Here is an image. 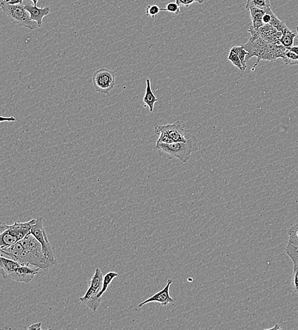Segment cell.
Returning a JSON list of instances; mask_svg holds the SVG:
<instances>
[{
    "label": "cell",
    "instance_id": "cell-1",
    "mask_svg": "<svg viewBox=\"0 0 298 330\" xmlns=\"http://www.w3.org/2000/svg\"><path fill=\"white\" fill-rule=\"evenodd\" d=\"M248 32L251 33V37L248 43L243 45V47L248 55L246 58V62L253 57L258 58L257 62L254 66L252 71L255 70L261 60L274 62L281 58L286 50V48L283 45H274L271 44L260 36L259 33L252 26L249 28Z\"/></svg>",
    "mask_w": 298,
    "mask_h": 330
},
{
    "label": "cell",
    "instance_id": "cell-2",
    "mask_svg": "<svg viewBox=\"0 0 298 330\" xmlns=\"http://www.w3.org/2000/svg\"><path fill=\"white\" fill-rule=\"evenodd\" d=\"M20 241L24 246V251L17 260L19 263L42 270H46L55 264L46 256L41 243L31 232Z\"/></svg>",
    "mask_w": 298,
    "mask_h": 330
},
{
    "label": "cell",
    "instance_id": "cell-3",
    "mask_svg": "<svg viewBox=\"0 0 298 330\" xmlns=\"http://www.w3.org/2000/svg\"><path fill=\"white\" fill-rule=\"evenodd\" d=\"M196 137L190 132L188 136V140L186 142H178L165 144L157 142L155 150H157L162 157L167 156L169 158H178L183 164H186L189 161L193 153L196 152L199 150L197 146Z\"/></svg>",
    "mask_w": 298,
    "mask_h": 330
},
{
    "label": "cell",
    "instance_id": "cell-4",
    "mask_svg": "<svg viewBox=\"0 0 298 330\" xmlns=\"http://www.w3.org/2000/svg\"><path fill=\"white\" fill-rule=\"evenodd\" d=\"M1 8L11 21L20 26L31 30L35 29L38 27L37 22L31 19L28 11L25 10L24 5L21 4H10L1 2Z\"/></svg>",
    "mask_w": 298,
    "mask_h": 330
},
{
    "label": "cell",
    "instance_id": "cell-5",
    "mask_svg": "<svg viewBox=\"0 0 298 330\" xmlns=\"http://www.w3.org/2000/svg\"><path fill=\"white\" fill-rule=\"evenodd\" d=\"M92 83L95 91L109 94L116 85L115 73L110 69L102 68L95 71L92 76Z\"/></svg>",
    "mask_w": 298,
    "mask_h": 330
},
{
    "label": "cell",
    "instance_id": "cell-6",
    "mask_svg": "<svg viewBox=\"0 0 298 330\" xmlns=\"http://www.w3.org/2000/svg\"><path fill=\"white\" fill-rule=\"evenodd\" d=\"M161 132H166L175 143L187 141L188 135L190 133V130L186 129L185 122L179 120L172 124L156 125L155 134L159 135Z\"/></svg>",
    "mask_w": 298,
    "mask_h": 330
},
{
    "label": "cell",
    "instance_id": "cell-7",
    "mask_svg": "<svg viewBox=\"0 0 298 330\" xmlns=\"http://www.w3.org/2000/svg\"><path fill=\"white\" fill-rule=\"evenodd\" d=\"M30 232L41 243L43 252L45 253L46 256L55 263L56 261H55L52 246H51L50 243L48 241L45 229L44 228L42 217L37 218L36 222L32 225L31 232Z\"/></svg>",
    "mask_w": 298,
    "mask_h": 330
},
{
    "label": "cell",
    "instance_id": "cell-8",
    "mask_svg": "<svg viewBox=\"0 0 298 330\" xmlns=\"http://www.w3.org/2000/svg\"><path fill=\"white\" fill-rule=\"evenodd\" d=\"M36 221V219H32L25 222H15L14 224L10 225L1 223V226H0V231H1L0 232L4 231H7L17 238L18 241H19L30 233L32 225Z\"/></svg>",
    "mask_w": 298,
    "mask_h": 330
},
{
    "label": "cell",
    "instance_id": "cell-9",
    "mask_svg": "<svg viewBox=\"0 0 298 330\" xmlns=\"http://www.w3.org/2000/svg\"><path fill=\"white\" fill-rule=\"evenodd\" d=\"M40 269L38 267L21 264L8 276V279H11L17 282L29 283L37 274L39 273Z\"/></svg>",
    "mask_w": 298,
    "mask_h": 330
},
{
    "label": "cell",
    "instance_id": "cell-10",
    "mask_svg": "<svg viewBox=\"0 0 298 330\" xmlns=\"http://www.w3.org/2000/svg\"><path fill=\"white\" fill-rule=\"evenodd\" d=\"M172 282H173V281L171 279H169L167 281L166 286L162 290L156 293V294L150 297V298L141 302V303L139 304L138 308H141V307H143L144 305H146V304L148 303H151V302H158V303L164 306H166L170 303H174V300L172 299V297L169 295V288Z\"/></svg>",
    "mask_w": 298,
    "mask_h": 330
},
{
    "label": "cell",
    "instance_id": "cell-11",
    "mask_svg": "<svg viewBox=\"0 0 298 330\" xmlns=\"http://www.w3.org/2000/svg\"><path fill=\"white\" fill-rule=\"evenodd\" d=\"M100 292L101 290L89 286L84 296L80 299V301L90 310L96 312L102 301V297H99Z\"/></svg>",
    "mask_w": 298,
    "mask_h": 330
},
{
    "label": "cell",
    "instance_id": "cell-12",
    "mask_svg": "<svg viewBox=\"0 0 298 330\" xmlns=\"http://www.w3.org/2000/svg\"><path fill=\"white\" fill-rule=\"evenodd\" d=\"M257 31L260 36L268 42L274 45H281V38L283 33L279 31L276 27L269 24H265Z\"/></svg>",
    "mask_w": 298,
    "mask_h": 330
},
{
    "label": "cell",
    "instance_id": "cell-13",
    "mask_svg": "<svg viewBox=\"0 0 298 330\" xmlns=\"http://www.w3.org/2000/svg\"><path fill=\"white\" fill-rule=\"evenodd\" d=\"M24 6L25 10L28 11L31 19L34 22H36L38 25V27L41 26L43 18L45 16L49 14L51 11L49 6L38 8L36 5H34V4L32 5V4L29 3H25Z\"/></svg>",
    "mask_w": 298,
    "mask_h": 330
},
{
    "label": "cell",
    "instance_id": "cell-14",
    "mask_svg": "<svg viewBox=\"0 0 298 330\" xmlns=\"http://www.w3.org/2000/svg\"><path fill=\"white\" fill-rule=\"evenodd\" d=\"M1 261V273L4 279H8V276L10 275L17 267L22 264L19 263L15 260L7 259V258L1 256L0 258Z\"/></svg>",
    "mask_w": 298,
    "mask_h": 330
},
{
    "label": "cell",
    "instance_id": "cell-15",
    "mask_svg": "<svg viewBox=\"0 0 298 330\" xmlns=\"http://www.w3.org/2000/svg\"><path fill=\"white\" fill-rule=\"evenodd\" d=\"M158 99L153 93L151 87V81L150 79H146V88L145 95L143 98L144 103L150 108V112H153L154 110L155 104Z\"/></svg>",
    "mask_w": 298,
    "mask_h": 330
},
{
    "label": "cell",
    "instance_id": "cell-16",
    "mask_svg": "<svg viewBox=\"0 0 298 330\" xmlns=\"http://www.w3.org/2000/svg\"><path fill=\"white\" fill-rule=\"evenodd\" d=\"M250 11L251 19L253 20L252 27L254 29L258 31V29L265 25L263 22V15H265V10H262L256 7H251L249 8Z\"/></svg>",
    "mask_w": 298,
    "mask_h": 330
},
{
    "label": "cell",
    "instance_id": "cell-17",
    "mask_svg": "<svg viewBox=\"0 0 298 330\" xmlns=\"http://www.w3.org/2000/svg\"><path fill=\"white\" fill-rule=\"evenodd\" d=\"M283 35L281 38V43L286 48L292 47L294 46V40L296 36H297V34L291 31L288 27H286L282 31Z\"/></svg>",
    "mask_w": 298,
    "mask_h": 330
},
{
    "label": "cell",
    "instance_id": "cell-18",
    "mask_svg": "<svg viewBox=\"0 0 298 330\" xmlns=\"http://www.w3.org/2000/svg\"><path fill=\"white\" fill-rule=\"evenodd\" d=\"M289 257L292 260L294 269L298 268V244L289 242L286 250Z\"/></svg>",
    "mask_w": 298,
    "mask_h": 330
},
{
    "label": "cell",
    "instance_id": "cell-19",
    "mask_svg": "<svg viewBox=\"0 0 298 330\" xmlns=\"http://www.w3.org/2000/svg\"><path fill=\"white\" fill-rule=\"evenodd\" d=\"M270 0H248L246 5V10H249L251 7H256L262 10L270 8Z\"/></svg>",
    "mask_w": 298,
    "mask_h": 330
},
{
    "label": "cell",
    "instance_id": "cell-20",
    "mask_svg": "<svg viewBox=\"0 0 298 330\" xmlns=\"http://www.w3.org/2000/svg\"><path fill=\"white\" fill-rule=\"evenodd\" d=\"M118 274L116 272H109V273L105 274V276H104L103 282H102V288L101 290V292H99V297H102V295L107 291V290L108 289L109 285H111V283H112L114 279L116 277H118Z\"/></svg>",
    "mask_w": 298,
    "mask_h": 330
},
{
    "label": "cell",
    "instance_id": "cell-21",
    "mask_svg": "<svg viewBox=\"0 0 298 330\" xmlns=\"http://www.w3.org/2000/svg\"><path fill=\"white\" fill-rule=\"evenodd\" d=\"M281 59L286 65H298V55L286 48Z\"/></svg>",
    "mask_w": 298,
    "mask_h": 330
},
{
    "label": "cell",
    "instance_id": "cell-22",
    "mask_svg": "<svg viewBox=\"0 0 298 330\" xmlns=\"http://www.w3.org/2000/svg\"><path fill=\"white\" fill-rule=\"evenodd\" d=\"M230 50L233 51L235 53H236L237 55H239L240 59H241L242 64L243 65L244 69H246L247 68V64L246 58L247 55H248V52L244 49L243 46H238V45H234L232 46Z\"/></svg>",
    "mask_w": 298,
    "mask_h": 330
},
{
    "label": "cell",
    "instance_id": "cell-23",
    "mask_svg": "<svg viewBox=\"0 0 298 330\" xmlns=\"http://www.w3.org/2000/svg\"><path fill=\"white\" fill-rule=\"evenodd\" d=\"M228 59L235 66L238 67L240 70L242 71V73H244V72L246 71L243 65L242 64L241 60L240 59L239 55H237L236 53L230 50L229 55H228Z\"/></svg>",
    "mask_w": 298,
    "mask_h": 330
},
{
    "label": "cell",
    "instance_id": "cell-24",
    "mask_svg": "<svg viewBox=\"0 0 298 330\" xmlns=\"http://www.w3.org/2000/svg\"><path fill=\"white\" fill-rule=\"evenodd\" d=\"M289 242L298 244V223L288 230Z\"/></svg>",
    "mask_w": 298,
    "mask_h": 330
},
{
    "label": "cell",
    "instance_id": "cell-25",
    "mask_svg": "<svg viewBox=\"0 0 298 330\" xmlns=\"http://www.w3.org/2000/svg\"><path fill=\"white\" fill-rule=\"evenodd\" d=\"M161 11V8L157 5V4H153V5H148L146 8V14L148 17L154 18L156 15H157Z\"/></svg>",
    "mask_w": 298,
    "mask_h": 330
},
{
    "label": "cell",
    "instance_id": "cell-26",
    "mask_svg": "<svg viewBox=\"0 0 298 330\" xmlns=\"http://www.w3.org/2000/svg\"><path fill=\"white\" fill-rule=\"evenodd\" d=\"M205 0H176V3L179 6L183 7H188L193 3H198L200 4L204 3Z\"/></svg>",
    "mask_w": 298,
    "mask_h": 330
},
{
    "label": "cell",
    "instance_id": "cell-27",
    "mask_svg": "<svg viewBox=\"0 0 298 330\" xmlns=\"http://www.w3.org/2000/svg\"><path fill=\"white\" fill-rule=\"evenodd\" d=\"M161 11H167L178 14L180 12V6L176 3H169L167 4L166 8H161Z\"/></svg>",
    "mask_w": 298,
    "mask_h": 330
},
{
    "label": "cell",
    "instance_id": "cell-28",
    "mask_svg": "<svg viewBox=\"0 0 298 330\" xmlns=\"http://www.w3.org/2000/svg\"><path fill=\"white\" fill-rule=\"evenodd\" d=\"M292 287L293 291L298 294V268L294 269L292 276Z\"/></svg>",
    "mask_w": 298,
    "mask_h": 330
},
{
    "label": "cell",
    "instance_id": "cell-29",
    "mask_svg": "<svg viewBox=\"0 0 298 330\" xmlns=\"http://www.w3.org/2000/svg\"><path fill=\"white\" fill-rule=\"evenodd\" d=\"M159 139H158V142L160 143L169 144L174 143L173 140L171 139V137L169 136L168 134L165 132H160L159 134Z\"/></svg>",
    "mask_w": 298,
    "mask_h": 330
},
{
    "label": "cell",
    "instance_id": "cell-30",
    "mask_svg": "<svg viewBox=\"0 0 298 330\" xmlns=\"http://www.w3.org/2000/svg\"><path fill=\"white\" fill-rule=\"evenodd\" d=\"M1 117V120H0V122H15L16 119L13 116H11V117H4V116H0Z\"/></svg>",
    "mask_w": 298,
    "mask_h": 330
},
{
    "label": "cell",
    "instance_id": "cell-31",
    "mask_svg": "<svg viewBox=\"0 0 298 330\" xmlns=\"http://www.w3.org/2000/svg\"><path fill=\"white\" fill-rule=\"evenodd\" d=\"M28 330H41V323H37L32 324L31 326H29Z\"/></svg>",
    "mask_w": 298,
    "mask_h": 330
},
{
    "label": "cell",
    "instance_id": "cell-32",
    "mask_svg": "<svg viewBox=\"0 0 298 330\" xmlns=\"http://www.w3.org/2000/svg\"><path fill=\"white\" fill-rule=\"evenodd\" d=\"M23 0H6L3 3H6L10 4H22Z\"/></svg>",
    "mask_w": 298,
    "mask_h": 330
},
{
    "label": "cell",
    "instance_id": "cell-33",
    "mask_svg": "<svg viewBox=\"0 0 298 330\" xmlns=\"http://www.w3.org/2000/svg\"><path fill=\"white\" fill-rule=\"evenodd\" d=\"M287 49L292 51V52H295L298 55V45L293 46L292 47L287 48Z\"/></svg>",
    "mask_w": 298,
    "mask_h": 330
},
{
    "label": "cell",
    "instance_id": "cell-34",
    "mask_svg": "<svg viewBox=\"0 0 298 330\" xmlns=\"http://www.w3.org/2000/svg\"><path fill=\"white\" fill-rule=\"evenodd\" d=\"M268 330H281V328L280 327V325L276 324V325H275L274 327H272V328H271V329H268Z\"/></svg>",
    "mask_w": 298,
    "mask_h": 330
},
{
    "label": "cell",
    "instance_id": "cell-35",
    "mask_svg": "<svg viewBox=\"0 0 298 330\" xmlns=\"http://www.w3.org/2000/svg\"><path fill=\"white\" fill-rule=\"evenodd\" d=\"M31 1L33 2L34 5H36L37 3H38V0H31Z\"/></svg>",
    "mask_w": 298,
    "mask_h": 330
},
{
    "label": "cell",
    "instance_id": "cell-36",
    "mask_svg": "<svg viewBox=\"0 0 298 330\" xmlns=\"http://www.w3.org/2000/svg\"><path fill=\"white\" fill-rule=\"evenodd\" d=\"M297 38H298V25L297 27Z\"/></svg>",
    "mask_w": 298,
    "mask_h": 330
},
{
    "label": "cell",
    "instance_id": "cell-37",
    "mask_svg": "<svg viewBox=\"0 0 298 330\" xmlns=\"http://www.w3.org/2000/svg\"><path fill=\"white\" fill-rule=\"evenodd\" d=\"M6 1V0H2V1H1V2H4V1Z\"/></svg>",
    "mask_w": 298,
    "mask_h": 330
}]
</instances>
